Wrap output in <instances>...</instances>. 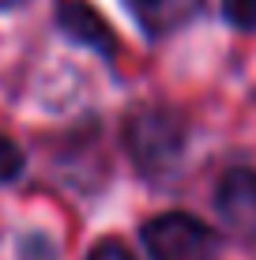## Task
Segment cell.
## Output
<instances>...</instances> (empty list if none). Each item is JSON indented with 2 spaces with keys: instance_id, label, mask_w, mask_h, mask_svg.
<instances>
[{
  "instance_id": "cell-1",
  "label": "cell",
  "mask_w": 256,
  "mask_h": 260,
  "mask_svg": "<svg viewBox=\"0 0 256 260\" xmlns=\"http://www.w3.org/2000/svg\"><path fill=\"white\" fill-rule=\"evenodd\" d=\"M128 151L136 158V166L147 177H162L181 162L185 151V121L166 106H143L139 113L128 117L125 128Z\"/></svg>"
},
{
  "instance_id": "cell-2",
  "label": "cell",
  "mask_w": 256,
  "mask_h": 260,
  "mask_svg": "<svg viewBox=\"0 0 256 260\" xmlns=\"http://www.w3.org/2000/svg\"><path fill=\"white\" fill-rule=\"evenodd\" d=\"M139 238H143L147 253L155 260H215L218 253L215 230L185 211H170L143 222Z\"/></svg>"
},
{
  "instance_id": "cell-3",
  "label": "cell",
  "mask_w": 256,
  "mask_h": 260,
  "mask_svg": "<svg viewBox=\"0 0 256 260\" xmlns=\"http://www.w3.org/2000/svg\"><path fill=\"white\" fill-rule=\"evenodd\" d=\"M218 215L237 234H256V170H230L223 177Z\"/></svg>"
},
{
  "instance_id": "cell-4",
  "label": "cell",
  "mask_w": 256,
  "mask_h": 260,
  "mask_svg": "<svg viewBox=\"0 0 256 260\" xmlns=\"http://www.w3.org/2000/svg\"><path fill=\"white\" fill-rule=\"evenodd\" d=\"M57 23L64 26L68 38L83 42V46L98 49V53H105V57L117 49V42H113V30L105 26V19L94 12L91 4H87V0H64V4H60V12H57Z\"/></svg>"
},
{
  "instance_id": "cell-5",
  "label": "cell",
  "mask_w": 256,
  "mask_h": 260,
  "mask_svg": "<svg viewBox=\"0 0 256 260\" xmlns=\"http://www.w3.org/2000/svg\"><path fill=\"white\" fill-rule=\"evenodd\" d=\"M128 8L151 34H166L173 26L189 23L192 12L200 8V0H128Z\"/></svg>"
},
{
  "instance_id": "cell-6",
  "label": "cell",
  "mask_w": 256,
  "mask_h": 260,
  "mask_svg": "<svg viewBox=\"0 0 256 260\" xmlns=\"http://www.w3.org/2000/svg\"><path fill=\"white\" fill-rule=\"evenodd\" d=\"M19 170H23V151L15 147L12 140H4V136H0V185H4V181H12V177L19 174Z\"/></svg>"
},
{
  "instance_id": "cell-7",
  "label": "cell",
  "mask_w": 256,
  "mask_h": 260,
  "mask_svg": "<svg viewBox=\"0 0 256 260\" xmlns=\"http://www.w3.org/2000/svg\"><path fill=\"white\" fill-rule=\"evenodd\" d=\"M226 19L241 30H256V0H226Z\"/></svg>"
},
{
  "instance_id": "cell-8",
  "label": "cell",
  "mask_w": 256,
  "mask_h": 260,
  "mask_svg": "<svg viewBox=\"0 0 256 260\" xmlns=\"http://www.w3.org/2000/svg\"><path fill=\"white\" fill-rule=\"evenodd\" d=\"M19 260H57L53 253V241L46 234H26L19 245Z\"/></svg>"
},
{
  "instance_id": "cell-9",
  "label": "cell",
  "mask_w": 256,
  "mask_h": 260,
  "mask_svg": "<svg viewBox=\"0 0 256 260\" xmlns=\"http://www.w3.org/2000/svg\"><path fill=\"white\" fill-rule=\"evenodd\" d=\"M87 260H136L128 253V245H121V241H98V245L91 249V253H87Z\"/></svg>"
},
{
  "instance_id": "cell-10",
  "label": "cell",
  "mask_w": 256,
  "mask_h": 260,
  "mask_svg": "<svg viewBox=\"0 0 256 260\" xmlns=\"http://www.w3.org/2000/svg\"><path fill=\"white\" fill-rule=\"evenodd\" d=\"M15 4H23V0H0V8H15Z\"/></svg>"
}]
</instances>
